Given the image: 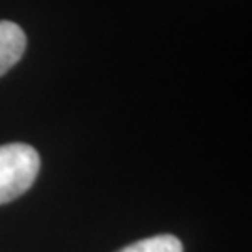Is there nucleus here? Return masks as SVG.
Wrapping results in <instances>:
<instances>
[{
  "label": "nucleus",
  "mask_w": 252,
  "mask_h": 252,
  "mask_svg": "<svg viewBox=\"0 0 252 252\" xmlns=\"http://www.w3.org/2000/svg\"><path fill=\"white\" fill-rule=\"evenodd\" d=\"M39 153L21 142L0 146V206L25 194L39 174Z\"/></svg>",
  "instance_id": "obj_1"
},
{
  "label": "nucleus",
  "mask_w": 252,
  "mask_h": 252,
  "mask_svg": "<svg viewBox=\"0 0 252 252\" xmlns=\"http://www.w3.org/2000/svg\"><path fill=\"white\" fill-rule=\"evenodd\" d=\"M27 49V34L11 21H0V77L21 60Z\"/></svg>",
  "instance_id": "obj_2"
},
{
  "label": "nucleus",
  "mask_w": 252,
  "mask_h": 252,
  "mask_svg": "<svg viewBox=\"0 0 252 252\" xmlns=\"http://www.w3.org/2000/svg\"><path fill=\"white\" fill-rule=\"evenodd\" d=\"M118 252H183V245L176 235H153L127 245Z\"/></svg>",
  "instance_id": "obj_3"
}]
</instances>
